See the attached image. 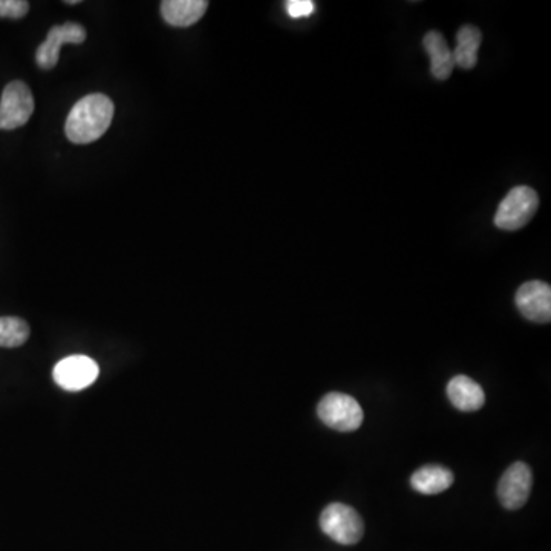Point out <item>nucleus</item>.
<instances>
[{"label": "nucleus", "instance_id": "obj_17", "mask_svg": "<svg viewBox=\"0 0 551 551\" xmlns=\"http://www.w3.org/2000/svg\"><path fill=\"white\" fill-rule=\"evenodd\" d=\"M285 10L291 19H304L316 11V4L311 0H288Z\"/></svg>", "mask_w": 551, "mask_h": 551}, {"label": "nucleus", "instance_id": "obj_6", "mask_svg": "<svg viewBox=\"0 0 551 551\" xmlns=\"http://www.w3.org/2000/svg\"><path fill=\"white\" fill-rule=\"evenodd\" d=\"M86 40V30L80 23L68 22L49 30L45 42L37 48L36 62L40 68H56L60 59V48L66 43H80Z\"/></svg>", "mask_w": 551, "mask_h": 551}, {"label": "nucleus", "instance_id": "obj_13", "mask_svg": "<svg viewBox=\"0 0 551 551\" xmlns=\"http://www.w3.org/2000/svg\"><path fill=\"white\" fill-rule=\"evenodd\" d=\"M452 483H454V473L437 464L421 467L411 478V486L424 495H437L449 489Z\"/></svg>", "mask_w": 551, "mask_h": 551}, {"label": "nucleus", "instance_id": "obj_1", "mask_svg": "<svg viewBox=\"0 0 551 551\" xmlns=\"http://www.w3.org/2000/svg\"><path fill=\"white\" fill-rule=\"evenodd\" d=\"M114 112V103L108 95H86L69 112L66 137L75 144L94 143L108 131Z\"/></svg>", "mask_w": 551, "mask_h": 551}, {"label": "nucleus", "instance_id": "obj_10", "mask_svg": "<svg viewBox=\"0 0 551 551\" xmlns=\"http://www.w3.org/2000/svg\"><path fill=\"white\" fill-rule=\"evenodd\" d=\"M449 400L458 411L475 412L483 408L486 403V394L475 380L467 375H457L447 385Z\"/></svg>", "mask_w": 551, "mask_h": 551}, {"label": "nucleus", "instance_id": "obj_2", "mask_svg": "<svg viewBox=\"0 0 551 551\" xmlns=\"http://www.w3.org/2000/svg\"><path fill=\"white\" fill-rule=\"evenodd\" d=\"M538 193L532 187L518 186L507 193L499 204L495 225L506 232H516L529 224L538 210Z\"/></svg>", "mask_w": 551, "mask_h": 551}, {"label": "nucleus", "instance_id": "obj_9", "mask_svg": "<svg viewBox=\"0 0 551 551\" xmlns=\"http://www.w3.org/2000/svg\"><path fill=\"white\" fill-rule=\"evenodd\" d=\"M516 307L530 322L548 323L551 320V288L542 281H530L516 291Z\"/></svg>", "mask_w": 551, "mask_h": 551}, {"label": "nucleus", "instance_id": "obj_18", "mask_svg": "<svg viewBox=\"0 0 551 551\" xmlns=\"http://www.w3.org/2000/svg\"><path fill=\"white\" fill-rule=\"evenodd\" d=\"M66 5H77L80 4V0H71V2H65Z\"/></svg>", "mask_w": 551, "mask_h": 551}, {"label": "nucleus", "instance_id": "obj_5", "mask_svg": "<svg viewBox=\"0 0 551 551\" xmlns=\"http://www.w3.org/2000/svg\"><path fill=\"white\" fill-rule=\"evenodd\" d=\"M34 112V97L23 82H11L0 98V129L13 131L30 121Z\"/></svg>", "mask_w": 551, "mask_h": 551}, {"label": "nucleus", "instance_id": "obj_8", "mask_svg": "<svg viewBox=\"0 0 551 551\" xmlns=\"http://www.w3.org/2000/svg\"><path fill=\"white\" fill-rule=\"evenodd\" d=\"M97 363L86 356H71L60 360L54 368V380L66 391H82L97 380Z\"/></svg>", "mask_w": 551, "mask_h": 551}, {"label": "nucleus", "instance_id": "obj_11", "mask_svg": "<svg viewBox=\"0 0 551 551\" xmlns=\"http://www.w3.org/2000/svg\"><path fill=\"white\" fill-rule=\"evenodd\" d=\"M209 2L206 0H164L161 14L172 27H190L203 19Z\"/></svg>", "mask_w": 551, "mask_h": 551}, {"label": "nucleus", "instance_id": "obj_14", "mask_svg": "<svg viewBox=\"0 0 551 551\" xmlns=\"http://www.w3.org/2000/svg\"><path fill=\"white\" fill-rule=\"evenodd\" d=\"M481 42H483L481 31L473 25H464L457 33V46L452 51L455 66H460L463 69L475 68Z\"/></svg>", "mask_w": 551, "mask_h": 551}, {"label": "nucleus", "instance_id": "obj_7", "mask_svg": "<svg viewBox=\"0 0 551 551\" xmlns=\"http://www.w3.org/2000/svg\"><path fill=\"white\" fill-rule=\"evenodd\" d=\"M533 475L525 463H515L499 481L498 498L506 509L518 510L527 503L532 492Z\"/></svg>", "mask_w": 551, "mask_h": 551}, {"label": "nucleus", "instance_id": "obj_4", "mask_svg": "<svg viewBox=\"0 0 551 551\" xmlns=\"http://www.w3.org/2000/svg\"><path fill=\"white\" fill-rule=\"evenodd\" d=\"M317 414L328 428L339 432L356 431L363 423L362 406L357 403L356 398L340 392L325 395L319 403Z\"/></svg>", "mask_w": 551, "mask_h": 551}, {"label": "nucleus", "instance_id": "obj_16", "mask_svg": "<svg viewBox=\"0 0 551 551\" xmlns=\"http://www.w3.org/2000/svg\"><path fill=\"white\" fill-rule=\"evenodd\" d=\"M30 11V4L25 0H0V17L22 19Z\"/></svg>", "mask_w": 551, "mask_h": 551}, {"label": "nucleus", "instance_id": "obj_3", "mask_svg": "<svg viewBox=\"0 0 551 551\" xmlns=\"http://www.w3.org/2000/svg\"><path fill=\"white\" fill-rule=\"evenodd\" d=\"M320 529L333 541L342 545H354L363 538L362 518L353 507L345 504H330L320 515Z\"/></svg>", "mask_w": 551, "mask_h": 551}, {"label": "nucleus", "instance_id": "obj_12", "mask_svg": "<svg viewBox=\"0 0 551 551\" xmlns=\"http://www.w3.org/2000/svg\"><path fill=\"white\" fill-rule=\"evenodd\" d=\"M423 46L431 59V74L437 80H447L454 71L455 62L452 49L447 45L443 34L429 31L423 39Z\"/></svg>", "mask_w": 551, "mask_h": 551}, {"label": "nucleus", "instance_id": "obj_15", "mask_svg": "<svg viewBox=\"0 0 551 551\" xmlns=\"http://www.w3.org/2000/svg\"><path fill=\"white\" fill-rule=\"evenodd\" d=\"M30 337V327L20 317H0V346L2 348H17L27 342Z\"/></svg>", "mask_w": 551, "mask_h": 551}]
</instances>
